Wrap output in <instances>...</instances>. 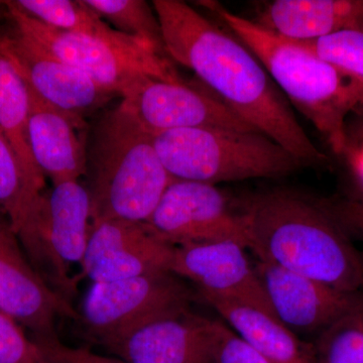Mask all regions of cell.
Here are the masks:
<instances>
[{
  "instance_id": "obj_1",
  "label": "cell",
  "mask_w": 363,
  "mask_h": 363,
  "mask_svg": "<svg viewBox=\"0 0 363 363\" xmlns=\"http://www.w3.org/2000/svg\"><path fill=\"white\" fill-rule=\"evenodd\" d=\"M169 59L191 69L241 119L306 164H324L264 67L233 38L180 0H154Z\"/></svg>"
},
{
  "instance_id": "obj_2",
  "label": "cell",
  "mask_w": 363,
  "mask_h": 363,
  "mask_svg": "<svg viewBox=\"0 0 363 363\" xmlns=\"http://www.w3.org/2000/svg\"><path fill=\"white\" fill-rule=\"evenodd\" d=\"M247 247L257 259L344 293L363 288V259L333 215L288 191L243 203Z\"/></svg>"
},
{
  "instance_id": "obj_3",
  "label": "cell",
  "mask_w": 363,
  "mask_h": 363,
  "mask_svg": "<svg viewBox=\"0 0 363 363\" xmlns=\"http://www.w3.org/2000/svg\"><path fill=\"white\" fill-rule=\"evenodd\" d=\"M220 18L264 67L286 99L326 138L334 154L347 145V119L363 106V93L335 67L294 40L215 1H200Z\"/></svg>"
},
{
  "instance_id": "obj_4",
  "label": "cell",
  "mask_w": 363,
  "mask_h": 363,
  "mask_svg": "<svg viewBox=\"0 0 363 363\" xmlns=\"http://www.w3.org/2000/svg\"><path fill=\"white\" fill-rule=\"evenodd\" d=\"M86 178L92 223L145 222L174 179L152 143L121 105L98 121L86 143Z\"/></svg>"
},
{
  "instance_id": "obj_5",
  "label": "cell",
  "mask_w": 363,
  "mask_h": 363,
  "mask_svg": "<svg viewBox=\"0 0 363 363\" xmlns=\"http://www.w3.org/2000/svg\"><path fill=\"white\" fill-rule=\"evenodd\" d=\"M162 166L174 180L217 185L289 175L304 162L257 131L194 128L152 135Z\"/></svg>"
},
{
  "instance_id": "obj_6",
  "label": "cell",
  "mask_w": 363,
  "mask_h": 363,
  "mask_svg": "<svg viewBox=\"0 0 363 363\" xmlns=\"http://www.w3.org/2000/svg\"><path fill=\"white\" fill-rule=\"evenodd\" d=\"M4 4L16 32L121 98L145 76L182 81L171 59L145 43L123 33L104 39L55 30L21 13L11 2Z\"/></svg>"
},
{
  "instance_id": "obj_7",
  "label": "cell",
  "mask_w": 363,
  "mask_h": 363,
  "mask_svg": "<svg viewBox=\"0 0 363 363\" xmlns=\"http://www.w3.org/2000/svg\"><path fill=\"white\" fill-rule=\"evenodd\" d=\"M92 218L87 189L79 181L44 191L33 216L18 234L32 266L59 295L70 302L76 291L69 276L80 264L89 240Z\"/></svg>"
},
{
  "instance_id": "obj_8",
  "label": "cell",
  "mask_w": 363,
  "mask_h": 363,
  "mask_svg": "<svg viewBox=\"0 0 363 363\" xmlns=\"http://www.w3.org/2000/svg\"><path fill=\"white\" fill-rule=\"evenodd\" d=\"M193 293L180 277L162 272L93 283L79 319L91 342L102 346L160 318L190 311Z\"/></svg>"
},
{
  "instance_id": "obj_9",
  "label": "cell",
  "mask_w": 363,
  "mask_h": 363,
  "mask_svg": "<svg viewBox=\"0 0 363 363\" xmlns=\"http://www.w3.org/2000/svg\"><path fill=\"white\" fill-rule=\"evenodd\" d=\"M145 223L173 247L233 240L248 250L243 204L211 184L174 180Z\"/></svg>"
},
{
  "instance_id": "obj_10",
  "label": "cell",
  "mask_w": 363,
  "mask_h": 363,
  "mask_svg": "<svg viewBox=\"0 0 363 363\" xmlns=\"http://www.w3.org/2000/svg\"><path fill=\"white\" fill-rule=\"evenodd\" d=\"M119 105L150 135L194 128L257 131L219 98L183 81L145 76L131 86Z\"/></svg>"
},
{
  "instance_id": "obj_11",
  "label": "cell",
  "mask_w": 363,
  "mask_h": 363,
  "mask_svg": "<svg viewBox=\"0 0 363 363\" xmlns=\"http://www.w3.org/2000/svg\"><path fill=\"white\" fill-rule=\"evenodd\" d=\"M0 52L35 94L86 128L85 117L118 96L18 32L0 35Z\"/></svg>"
},
{
  "instance_id": "obj_12",
  "label": "cell",
  "mask_w": 363,
  "mask_h": 363,
  "mask_svg": "<svg viewBox=\"0 0 363 363\" xmlns=\"http://www.w3.org/2000/svg\"><path fill=\"white\" fill-rule=\"evenodd\" d=\"M174 250L145 222L97 221L91 226L81 269L93 283L169 272Z\"/></svg>"
},
{
  "instance_id": "obj_13",
  "label": "cell",
  "mask_w": 363,
  "mask_h": 363,
  "mask_svg": "<svg viewBox=\"0 0 363 363\" xmlns=\"http://www.w3.org/2000/svg\"><path fill=\"white\" fill-rule=\"evenodd\" d=\"M0 312L32 332L30 337L58 336V317L79 319L23 255L9 221L0 226Z\"/></svg>"
},
{
  "instance_id": "obj_14",
  "label": "cell",
  "mask_w": 363,
  "mask_h": 363,
  "mask_svg": "<svg viewBox=\"0 0 363 363\" xmlns=\"http://www.w3.org/2000/svg\"><path fill=\"white\" fill-rule=\"evenodd\" d=\"M247 250L233 240L175 247L169 272L192 281L202 298H227L272 314Z\"/></svg>"
},
{
  "instance_id": "obj_15",
  "label": "cell",
  "mask_w": 363,
  "mask_h": 363,
  "mask_svg": "<svg viewBox=\"0 0 363 363\" xmlns=\"http://www.w3.org/2000/svg\"><path fill=\"white\" fill-rule=\"evenodd\" d=\"M255 269L272 314L296 335L317 337L360 297L262 260Z\"/></svg>"
},
{
  "instance_id": "obj_16",
  "label": "cell",
  "mask_w": 363,
  "mask_h": 363,
  "mask_svg": "<svg viewBox=\"0 0 363 363\" xmlns=\"http://www.w3.org/2000/svg\"><path fill=\"white\" fill-rule=\"evenodd\" d=\"M212 323L188 311L143 324L101 347L126 363H216Z\"/></svg>"
},
{
  "instance_id": "obj_17",
  "label": "cell",
  "mask_w": 363,
  "mask_h": 363,
  "mask_svg": "<svg viewBox=\"0 0 363 363\" xmlns=\"http://www.w3.org/2000/svg\"><path fill=\"white\" fill-rule=\"evenodd\" d=\"M28 92V140L33 161L52 185L79 181L86 174V142L78 131L85 128L30 88Z\"/></svg>"
},
{
  "instance_id": "obj_18",
  "label": "cell",
  "mask_w": 363,
  "mask_h": 363,
  "mask_svg": "<svg viewBox=\"0 0 363 363\" xmlns=\"http://www.w3.org/2000/svg\"><path fill=\"white\" fill-rule=\"evenodd\" d=\"M255 23L296 42L363 30V0H277L260 11Z\"/></svg>"
},
{
  "instance_id": "obj_19",
  "label": "cell",
  "mask_w": 363,
  "mask_h": 363,
  "mask_svg": "<svg viewBox=\"0 0 363 363\" xmlns=\"http://www.w3.org/2000/svg\"><path fill=\"white\" fill-rule=\"evenodd\" d=\"M203 300L224 323L271 363H317L313 344L306 343L272 313L227 298Z\"/></svg>"
},
{
  "instance_id": "obj_20",
  "label": "cell",
  "mask_w": 363,
  "mask_h": 363,
  "mask_svg": "<svg viewBox=\"0 0 363 363\" xmlns=\"http://www.w3.org/2000/svg\"><path fill=\"white\" fill-rule=\"evenodd\" d=\"M30 109L28 86L0 52V130L13 145L28 175L45 185V176L33 161L28 145Z\"/></svg>"
},
{
  "instance_id": "obj_21",
  "label": "cell",
  "mask_w": 363,
  "mask_h": 363,
  "mask_svg": "<svg viewBox=\"0 0 363 363\" xmlns=\"http://www.w3.org/2000/svg\"><path fill=\"white\" fill-rule=\"evenodd\" d=\"M44 191V184L28 175L0 130V209L16 236L33 216Z\"/></svg>"
},
{
  "instance_id": "obj_22",
  "label": "cell",
  "mask_w": 363,
  "mask_h": 363,
  "mask_svg": "<svg viewBox=\"0 0 363 363\" xmlns=\"http://www.w3.org/2000/svg\"><path fill=\"white\" fill-rule=\"evenodd\" d=\"M16 9L43 25L93 37L111 39L121 33L95 13L84 0H14Z\"/></svg>"
},
{
  "instance_id": "obj_23",
  "label": "cell",
  "mask_w": 363,
  "mask_h": 363,
  "mask_svg": "<svg viewBox=\"0 0 363 363\" xmlns=\"http://www.w3.org/2000/svg\"><path fill=\"white\" fill-rule=\"evenodd\" d=\"M114 30L131 39L149 45L169 58L164 48L161 25L154 6L143 0H84Z\"/></svg>"
},
{
  "instance_id": "obj_24",
  "label": "cell",
  "mask_w": 363,
  "mask_h": 363,
  "mask_svg": "<svg viewBox=\"0 0 363 363\" xmlns=\"http://www.w3.org/2000/svg\"><path fill=\"white\" fill-rule=\"evenodd\" d=\"M317 363H363V297L317 336Z\"/></svg>"
},
{
  "instance_id": "obj_25",
  "label": "cell",
  "mask_w": 363,
  "mask_h": 363,
  "mask_svg": "<svg viewBox=\"0 0 363 363\" xmlns=\"http://www.w3.org/2000/svg\"><path fill=\"white\" fill-rule=\"evenodd\" d=\"M297 43L335 67L363 93V30H346L321 39Z\"/></svg>"
},
{
  "instance_id": "obj_26",
  "label": "cell",
  "mask_w": 363,
  "mask_h": 363,
  "mask_svg": "<svg viewBox=\"0 0 363 363\" xmlns=\"http://www.w3.org/2000/svg\"><path fill=\"white\" fill-rule=\"evenodd\" d=\"M38 363H126L96 354L88 347H70L55 337H30Z\"/></svg>"
},
{
  "instance_id": "obj_27",
  "label": "cell",
  "mask_w": 363,
  "mask_h": 363,
  "mask_svg": "<svg viewBox=\"0 0 363 363\" xmlns=\"http://www.w3.org/2000/svg\"><path fill=\"white\" fill-rule=\"evenodd\" d=\"M212 330L216 363H271L234 333L223 321L213 320Z\"/></svg>"
},
{
  "instance_id": "obj_28",
  "label": "cell",
  "mask_w": 363,
  "mask_h": 363,
  "mask_svg": "<svg viewBox=\"0 0 363 363\" xmlns=\"http://www.w3.org/2000/svg\"><path fill=\"white\" fill-rule=\"evenodd\" d=\"M0 363H38L35 346L21 325L0 312Z\"/></svg>"
},
{
  "instance_id": "obj_29",
  "label": "cell",
  "mask_w": 363,
  "mask_h": 363,
  "mask_svg": "<svg viewBox=\"0 0 363 363\" xmlns=\"http://www.w3.org/2000/svg\"><path fill=\"white\" fill-rule=\"evenodd\" d=\"M343 156L348 157L353 171L357 174L363 185V142L360 143L358 147L347 145Z\"/></svg>"
},
{
  "instance_id": "obj_30",
  "label": "cell",
  "mask_w": 363,
  "mask_h": 363,
  "mask_svg": "<svg viewBox=\"0 0 363 363\" xmlns=\"http://www.w3.org/2000/svg\"><path fill=\"white\" fill-rule=\"evenodd\" d=\"M350 219L353 223H358L360 226H363V206L353 205L350 209Z\"/></svg>"
},
{
  "instance_id": "obj_31",
  "label": "cell",
  "mask_w": 363,
  "mask_h": 363,
  "mask_svg": "<svg viewBox=\"0 0 363 363\" xmlns=\"http://www.w3.org/2000/svg\"><path fill=\"white\" fill-rule=\"evenodd\" d=\"M4 222H6V221H4V219H2L1 217H0V226H1L2 224L4 223Z\"/></svg>"
}]
</instances>
